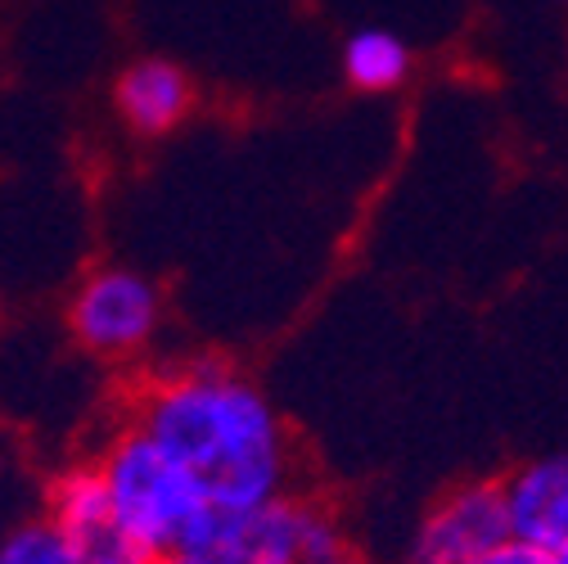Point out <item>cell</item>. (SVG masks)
I'll use <instances>...</instances> for the list:
<instances>
[{
  "instance_id": "obj_1",
  "label": "cell",
  "mask_w": 568,
  "mask_h": 564,
  "mask_svg": "<svg viewBox=\"0 0 568 564\" xmlns=\"http://www.w3.org/2000/svg\"><path fill=\"white\" fill-rule=\"evenodd\" d=\"M131 420L199 479L212 511H253L294 492L298 447L290 425L275 402L222 357H190L145 380Z\"/></svg>"
},
{
  "instance_id": "obj_2",
  "label": "cell",
  "mask_w": 568,
  "mask_h": 564,
  "mask_svg": "<svg viewBox=\"0 0 568 564\" xmlns=\"http://www.w3.org/2000/svg\"><path fill=\"white\" fill-rule=\"evenodd\" d=\"M95 465L109 487L113 520L150 555L185 551L212 520V502L199 479L135 420L109 439Z\"/></svg>"
},
{
  "instance_id": "obj_3",
  "label": "cell",
  "mask_w": 568,
  "mask_h": 564,
  "mask_svg": "<svg viewBox=\"0 0 568 564\" xmlns=\"http://www.w3.org/2000/svg\"><path fill=\"white\" fill-rule=\"evenodd\" d=\"M338 520L312 497H275L253 511H212L181 551L194 564H316L343 551Z\"/></svg>"
},
{
  "instance_id": "obj_4",
  "label": "cell",
  "mask_w": 568,
  "mask_h": 564,
  "mask_svg": "<svg viewBox=\"0 0 568 564\" xmlns=\"http://www.w3.org/2000/svg\"><path fill=\"white\" fill-rule=\"evenodd\" d=\"M163 325V294L150 275L131 266H95L68 299V330L95 352V357L122 362L154 343Z\"/></svg>"
},
{
  "instance_id": "obj_5",
  "label": "cell",
  "mask_w": 568,
  "mask_h": 564,
  "mask_svg": "<svg viewBox=\"0 0 568 564\" xmlns=\"http://www.w3.org/2000/svg\"><path fill=\"white\" fill-rule=\"evenodd\" d=\"M510 537L501 479H465L415 520L402 564H469Z\"/></svg>"
},
{
  "instance_id": "obj_6",
  "label": "cell",
  "mask_w": 568,
  "mask_h": 564,
  "mask_svg": "<svg viewBox=\"0 0 568 564\" xmlns=\"http://www.w3.org/2000/svg\"><path fill=\"white\" fill-rule=\"evenodd\" d=\"M113 109H118V118L131 135L159 140V135H172L190 118L194 82L172 59H159V54L135 59L113 82Z\"/></svg>"
},
{
  "instance_id": "obj_7",
  "label": "cell",
  "mask_w": 568,
  "mask_h": 564,
  "mask_svg": "<svg viewBox=\"0 0 568 564\" xmlns=\"http://www.w3.org/2000/svg\"><path fill=\"white\" fill-rule=\"evenodd\" d=\"M501 497L515 542H528L546 555L568 542V456L524 461L501 479Z\"/></svg>"
},
{
  "instance_id": "obj_8",
  "label": "cell",
  "mask_w": 568,
  "mask_h": 564,
  "mask_svg": "<svg viewBox=\"0 0 568 564\" xmlns=\"http://www.w3.org/2000/svg\"><path fill=\"white\" fill-rule=\"evenodd\" d=\"M343 78L362 95H388L410 78V46L388 28H362L343 46Z\"/></svg>"
},
{
  "instance_id": "obj_9",
  "label": "cell",
  "mask_w": 568,
  "mask_h": 564,
  "mask_svg": "<svg viewBox=\"0 0 568 564\" xmlns=\"http://www.w3.org/2000/svg\"><path fill=\"white\" fill-rule=\"evenodd\" d=\"M63 542H68V564H150L154 555L140 546L118 520L113 511L91 515V520H73L59 524Z\"/></svg>"
},
{
  "instance_id": "obj_10",
  "label": "cell",
  "mask_w": 568,
  "mask_h": 564,
  "mask_svg": "<svg viewBox=\"0 0 568 564\" xmlns=\"http://www.w3.org/2000/svg\"><path fill=\"white\" fill-rule=\"evenodd\" d=\"M0 564H68V542L50 515L23 520L0 537Z\"/></svg>"
},
{
  "instance_id": "obj_11",
  "label": "cell",
  "mask_w": 568,
  "mask_h": 564,
  "mask_svg": "<svg viewBox=\"0 0 568 564\" xmlns=\"http://www.w3.org/2000/svg\"><path fill=\"white\" fill-rule=\"evenodd\" d=\"M469 564H550V555H546V551H537V546H528V542L506 537L501 546H491V551L474 555Z\"/></svg>"
},
{
  "instance_id": "obj_12",
  "label": "cell",
  "mask_w": 568,
  "mask_h": 564,
  "mask_svg": "<svg viewBox=\"0 0 568 564\" xmlns=\"http://www.w3.org/2000/svg\"><path fill=\"white\" fill-rule=\"evenodd\" d=\"M316 564H371V560H366V555H357L352 546H343V551H334L329 560H316Z\"/></svg>"
},
{
  "instance_id": "obj_13",
  "label": "cell",
  "mask_w": 568,
  "mask_h": 564,
  "mask_svg": "<svg viewBox=\"0 0 568 564\" xmlns=\"http://www.w3.org/2000/svg\"><path fill=\"white\" fill-rule=\"evenodd\" d=\"M150 564H194L190 555H181V551H172V555H154Z\"/></svg>"
},
{
  "instance_id": "obj_14",
  "label": "cell",
  "mask_w": 568,
  "mask_h": 564,
  "mask_svg": "<svg viewBox=\"0 0 568 564\" xmlns=\"http://www.w3.org/2000/svg\"><path fill=\"white\" fill-rule=\"evenodd\" d=\"M550 564H568V542H564V546H555V551H550Z\"/></svg>"
}]
</instances>
